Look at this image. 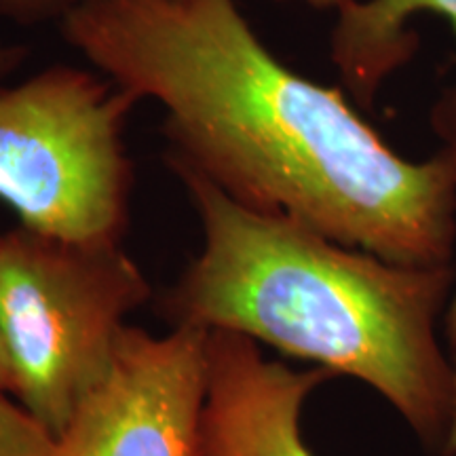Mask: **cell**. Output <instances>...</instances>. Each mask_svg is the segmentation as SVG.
I'll list each match as a JSON object with an SVG mask.
<instances>
[{"label":"cell","mask_w":456,"mask_h":456,"mask_svg":"<svg viewBox=\"0 0 456 456\" xmlns=\"http://www.w3.org/2000/svg\"><path fill=\"white\" fill-rule=\"evenodd\" d=\"M448 336L452 346L456 349V292L452 296V302H450V311H448Z\"/></svg>","instance_id":"obj_10"},{"label":"cell","mask_w":456,"mask_h":456,"mask_svg":"<svg viewBox=\"0 0 456 456\" xmlns=\"http://www.w3.org/2000/svg\"><path fill=\"white\" fill-rule=\"evenodd\" d=\"M199 456H313L300 431L306 397L328 370H292L248 336L208 332Z\"/></svg>","instance_id":"obj_6"},{"label":"cell","mask_w":456,"mask_h":456,"mask_svg":"<svg viewBox=\"0 0 456 456\" xmlns=\"http://www.w3.org/2000/svg\"><path fill=\"white\" fill-rule=\"evenodd\" d=\"M208 332L125 330L108 380L55 437L51 456H199Z\"/></svg>","instance_id":"obj_5"},{"label":"cell","mask_w":456,"mask_h":456,"mask_svg":"<svg viewBox=\"0 0 456 456\" xmlns=\"http://www.w3.org/2000/svg\"><path fill=\"white\" fill-rule=\"evenodd\" d=\"M55 436L0 391V456H51Z\"/></svg>","instance_id":"obj_7"},{"label":"cell","mask_w":456,"mask_h":456,"mask_svg":"<svg viewBox=\"0 0 456 456\" xmlns=\"http://www.w3.org/2000/svg\"><path fill=\"white\" fill-rule=\"evenodd\" d=\"M0 241H3V235H0ZM11 389H13V376H11L9 359L7 353H4L3 338H0V391L11 393Z\"/></svg>","instance_id":"obj_8"},{"label":"cell","mask_w":456,"mask_h":456,"mask_svg":"<svg viewBox=\"0 0 456 456\" xmlns=\"http://www.w3.org/2000/svg\"><path fill=\"white\" fill-rule=\"evenodd\" d=\"M203 226V248L163 302L171 328L232 332L362 380L436 456H452L456 374L437 319L456 269L402 266L232 201L169 165Z\"/></svg>","instance_id":"obj_2"},{"label":"cell","mask_w":456,"mask_h":456,"mask_svg":"<svg viewBox=\"0 0 456 456\" xmlns=\"http://www.w3.org/2000/svg\"><path fill=\"white\" fill-rule=\"evenodd\" d=\"M61 34L108 81L163 108L169 165L393 265H452V159L399 157L338 89L279 61L237 0H72Z\"/></svg>","instance_id":"obj_1"},{"label":"cell","mask_w":456,"mask_h":456,"mask_svg":"<svg viewBox=\"0 0 456 456\" xmlns=\"http://www.w3.org/2000/svg\"><path fill=\"white\" fill-rule=\"evenodd\" d=\"M454 374H456V357H454ZM452 456H456V399H454V437H452Z\"/></svg>","instance_id":"obj_12"},{"label":"cell","mask_w":456,"mask_h":456,"mask_svg":"<svg viewBox=\"0 0 456 456\" xmlns=\"http://www.w3.org/2000/svg\"><path fill=\"white\" fill-rule=\"evenodd\" d=\"M281 3H302L309 4L313 9H334L338 11L340 7H345L349 0H281Z\"/></svg>","instance_id":"obj_9"},{"label":"cell","mask_w":456,"mask_h":456,"mask_svg":"<svg viewBox=\"0 0 456 456\" xmlns=\"http://www.w3.org/2000/svg\"><path fill=\"white\" fill-rule=\"evenodd\" d=\"M3 3H7L9 7H17V9H26V7H34V4H41V3H47V0H3Z\"/></svg>","instance_id":"obj_11"},{"label":"cell","mask_w":456,"mask_h":456,"mask_svg":"<svg viewBox=\"0 0 456 456\" xmlns=\"http://www.w3.org/2000/svg\"><path fill=\"white\" fill-rule=\"evenodd\" d=\"M151 283L121 239L20 224L0 241V338L17 402L57 437L106 383Z\"/></svg>","instance_id":"obj_3"},{"label":"cell","mask_w":456,"mask_h":456,"mask_svg":"<svg viewBox=\"0 0 456 456\" xmlns=\"http://www.w3.org/2000/svg\"><path fill=\"white\" fill-rule=\"evenodd\" d=\"M134 95L78 68L53 66L0 91V199L21 224L66 239H123Z\"/></svg>","instance_id":"obj_4"}]
</instances>
